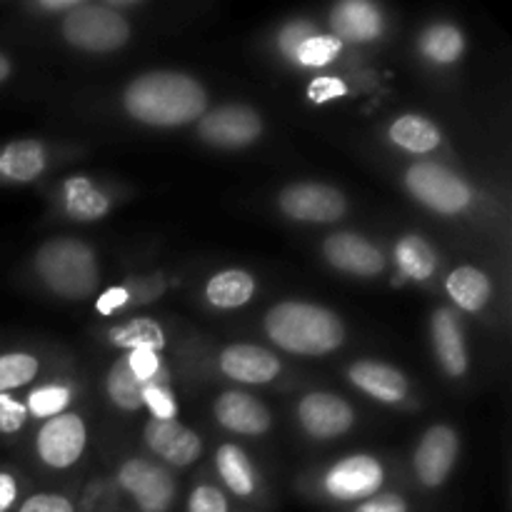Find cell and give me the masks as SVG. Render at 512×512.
<instances>
[{
  "instance_id": "obj_24",
  "label": "cell",
  "mask_w": 512,
  "mask_h": 512,
  "mask_svg": "<svg viewBox=\"0 0 512 512\" xmlns=\"http://www.w3.org/2000/svg\"><path fill=\"white\" fill-rule=\"evenodd\" d=\"M445 290H448L450 300L460 310H465V313H480L490 303L493 283H490L488 273H483L475 265H460L453 273H448Z\"/></svg>"
},
{
  "instance_id": "obj_22",
  "label": "cell",
  "mask_w": 512,
  "mask_h": 512,
  "mask_svg": "<svg viewBox=\"0 0 512 512\" xmlns=\"http://www.w3.org/2000/svg\"><path fill=\"white\" fill-rule=\"evenodd\" d=\"M63 208L78 223H95L110 213V198L85 175H73L63 183Z\"/></svg>"
},
{
  "instance_id": "obj_35",
  "label": "cell",
  "mask_w": 512,
  "mask_h": 512,
  "mask_svg": "<svg viewBox=\"0 0 512 512\" xmlns=\"http://www.w3.org/2000/svg\"><path fill=\"white\" fill-rule=\"evenodd\" d=\"M125 358H128L130 370H133L143 383H168V370L163 368L160 353H153V350H133V353H128Z\"/></svg>"
},
{
  "instance_id": "obj_25",
  "label": "cell",
  "mask_w": 512,
  "mask_h": 512,
  "mask_svg": "<svg viewBox=\"0 0 512 512\" xmlns=\"http://www.w3.org/2000/svg\"><path fill=\"white\" fill-rule=\"evenodd\" d=\"M388 138L390 143L398 145L400 150H405L410 155H428L433 150H438L440 143H443V135H440L438 125L415 113L395 118L388 128Z\"/></svg>"
},
{
  "instance_id": "obj_41",
  "label": "cell",
  "mask_w": 512,
  "mask_h": 512,
  "mask_svg": "<svg viewBox=\"0 0 512 512\" xmlns=\"http://www.w3.org/2000/svg\"><path fill=\"white\" fill-rule=\"evenodd\" d=\"M20 500L18 475L0 468V512H10Z\"/></svg>"
},
{
  "instance_id": "obj_31",
  "label": "cell",
  "mask_w": 512,
  "mask_h": 512,
  "mask_svg": "<svg viewBox=\"0 0 512 512\" xmlns=\"http://www.w3.org/2000/svg\"><path fill=\"white\" fill-rule=\"evenodd\" d=\"M340 53H343V43L335 35L318 33L315 30L313 35H308L298 45V50L293 55V63L300 65V68H325V65L335 63Z\"/></svg>"
},
{
  "instance_id": "obj_3",
  "label": "cell",
  "mask_w": 512,
  "mask_h": 512,
  "mask_svg": "<svg viewBox=\"0 0 512 512\" xmlns=\"http://www.w3.org/2000/svg\"><path fill=\"white\" fill-rule=\"evenodd\" d=\"M35 278L63 300H88L100 283L98 255L80 238H50L33 255Z\"/></svg>"
},
{
  "instance_id": "obj_12",
  "label": "cell",
  "mask_w": 512,
  "mask_h": 512,
  "mask_svg": "<svg viewBox=\"0 0 512 512\" xmlns=\"http://www.w3.org/2000/svg\"><path fill=\"white\" fill-rule=\"evenodd\" d=\"M298 423L313 440H335L350 433L355 425V410L343 395L315 390L300 398Z\"/></svg>"
},
{
  "instance_id": "obj_19",
  "label": "cell",
  "mask_w": 512,
  "mask_h": 512,
  "mask_svg": "<svg viewBox=\"0 0 512 512\" xmlns=\"http://www.w3.org/2000/svg\"><path fill=\"white\" fill-rule=\"evenodd\" d=\"M430 335H433L435 355L445 373L450 378H463L470 368V358L458 315L450 308L435 310L433 320H430Z\"/></svg>"
},
{
  "instance_id": "obj_15",
  "label": "cell",
  "mask_w": 512,
  "mask_h": 512,
  "mask_svg": "<svg viewBox=\"0 0 512 512\" xmlns=\"http://www.w3.org/2000/svg\"><path fill=\"white\" fill-rule=\"evenodd\" d=\"M213 415L220 428L228 433L245 435V438H258L273 428V413L260 398L240 390H228L218 395L213 403Z\"/></svg>"
},
{
  "instance_id": "obj_36",
  "label": "cell",
  "mask_w": 512,
  "mask_h": 512,
  "mask_svg": "<svg viewBox=\"0 0 512 512\" xmlns=\"http://www.w3.org/2000/svg\"><path fill=\"white\" fill-rule=\"evenodd\" d=\"M313 33H315V28L310 23H305V20H290V23L283 25V30L278 33L280 55L293 63V55H295V50H298V45Z\"/></svg>"
},
{
  "instance_id": "obj_43",
  "label": "cell",
  "mask_w": 512,
  "mask_h": 512,
  "mask_svg": "<svg viewBox=\"0 0 512 512\" xmlns=\"http://www.w3.org/2000/svg\"><path fill=\"white\" fill-rule=\"evenodd\" d=\"M10 75H13V60L5 53H0V85H3Z\"/></svg>"
},
{
  "instance_id": "obj_16",
  "label": "cell",
  "mask_w": 512,
  "mask_h": 512,
  "mask_svg": "<svg viewBox=\"0 0 512 512\" xmlns=\"http://www.w3.org/2000/svg\"><path fill=\"white\" fill-rule=\"evenodd\" d=\"M218 368L225 378L243 385H268L283 373V363L268 348L250 343H235L220 353Z\"/></svg>"
},
{
  "instance_id": "obj_9",
  "label": "cell",
  "mask_w": 512,
  "mask_h": 512,
  "mask_svg": "<svg viewBox=\"0 0 512 512\" xmlns=\"http://www.w3.org/2000/svg\"><path fill=\"white\" fill-rule=\"evenodd\" d=\"M88 428L78 413H63L45 420L35 435V453L40 463L53 470H68L83 458Z\"/></svg>"
},
{
  "instance_id": "obj_4",
  "label": "cell",
  "mask_w": 512,
  "mask_h": 512,
  "mask_svg": "<svg viewBox=\"0 0 512 512\" xmlns=\"http://www.w3.org/2000/svg\"><path fill=\"white\" fill-rule=\"evenodd\" d=\"M63 38L83 53H115L130 40L128 18L105 3H80L63 15Z\"/></svg>"
},
{
  "instance_id": "obj_42",
  "label": "cell",
  "mask_w": 512,
  "mask_h": 512,
  "mask_svg": "<svg viewBox=\"0 0 512 512\" xmlns=\"http://www.w3.org/2000/svg\"><path fill=\"white\" fill-rule=\"evenodd\" d=\"M80 3H83V0H43V3H38V8L48 10V13H63L65 15Z\"/></svg>"
},
{
  "instance_id": "obj_27",
  "label": "cell",
  "mask_w": 512,
  "mask_h": 512,
  "mask_svg": "<svg viewBox=\"0 0 512 512\" xmlns=\"http://www.w3.org/2000/svg\"><path fill=\"white\" fill-rule=\"evenodd\" d=\"M420 53L435 65H453L465 53V35L453 23H433L420 35Z\"/></svg>"
},
{
  "instance_id": "obj_13",
  "label": "cell",
  "mask_w": 512,
  "mask_h": 512,
  "mask_svg": "<svg viewBox=\"0 0 512 512\" xmlns=\"http://www.w3.org/2000/svg\"><path fill=\"white\" fill-rule=\"evenodd\" d=\"M143 440L155 458L165 460L173 468H188L203 455V440L195 430L185 428L178 420L150 418L143 428Z\"/></svg>"
},
{
  "instance_id": "obj_17",
  "label": "cell",
  "mask_w": 512,
  "mask_h": 512,
  "mask_svg": "<svg viewBox=\"0 0 512 512\" xmlns=\"http://www.w3.org/2000/svg\"><path fill=\"white\" fill-rule=\"evenodd\" d=\"M330 28L340 43H373L385 33V18L370 0H343L330 10Z\"/></svg>"
},
{
  "instance_id": "obj_28",
  "label": "cell",
  "mask_w": 512,
  "mask_h": 512,
  "mask_svg": "<svg viewBox=\"0 0 512 512\" xmlns=\"http://www.w3.org/2000/svg\"><path fill=\"white\" fill-rule=\"evenodd\" d=\"M108 338L115 348H123L125 353H133V350H153V353H160L165 348V330L153 318L125 320V323L115 325L110 330Z\"/></svg>"
},
{
  "instance_id": "obj_8",
  "label": "cell",
  "mask_w": 512,
  "mask_h": 512,
  "mask_svg": "<svg viewBox=\"0 0 512 512\" xmlns=\"http://www.w3.org/2000/svg\"><path fill=\"white\" fill-rule=\"evenodd\" d=\"M118 488L133 498L135 512H168L175 500L173 475L145 458H130L118 470Z\"/></svg>"
},
{
  "instance_id": "obj_38",
  "label": "cell",
  "mask_w": 512,
  "mask_h": 512,
  "mask_svg": "<svg viewBox=\"0 0 512 512\" xmlns=\"http://www.w3.org/2000/svg\"><path fill=\"white\" fill-rule=\"evenodd\" d=\"M343 95H348V85L340 78H330V75H320L313 83L308 85V98L313 103H333V100H340Z\"/></svg>"
},
{
  "instance_id": "obj_40",
  "label": "cell",
  "mask_w": 512,
  "mask_h": 512,
  "mask_svg": "<svg viewBox=\"0 0 512 512\" xmlns=\"http://www.w3.org/2000/svg\"><path fill=\"white\" fill-rule=\"evenodd\" d=\"M128 300H130L128 288H123V285H115V288H108L98 300H95V310H98L100 315H113V313H118L120 308H125V305H128Z\"/></svg>"
},
{
  "instance_id": "obj_33",
  "label": "cell",
  "mask_w": 512,
  "mask_h": 512,
  "mask_svg": "<svg viewBox=\"0 0 512 512\" xmlns=\"http://www.w3.org/2000/svg\"><path fill=\"white\" fill-rule=\"evenodd\" d=\"M143 408L150 410V418L155 420H175L178 418V400L168 383H148L143 388Z\"/></svg>"
},
{
  "instance_id": "obj_21",
  "label": "cell",
  "mask_w": 512,
  "mask_h": 512,
  "mask_svg": "<svg viewBox=\"0 0 512 512\" xmlns=\"http://www.w3.org/2000/svg\"><path fill=\"white\" fill-rule=\"evenodd\" d=\"M215 468L220 480L235 498H253L258 493V470L240 445L225 443L215 453Z\"/></svg>"
},
{
  "instance_id": "obj_2",
  "label": "cell",
  "mask_w": 512,
  "mask_h": 512,
  "mask_svg": "<svg viewBox=\"0 0 512 512\" xmlns=\"http://www.w3.org/2000/svg\"><path fill=\"white\" fill-rule=\"evenodd\" d=\"M263 330L275 348L303 358H323L345 343V323L338 313L308 300H280L268 308Z\"/></svg>"
},
{
  "instance_id": "obj_30",
  "label": "cell",
  "mask_w": 512,
  "mask_h": 512,
  "mask_svg": "<svg viewBox=\"0 0 512 512\" xmlns=\"http://www.w3.org/2000/svg\"><path fill=\"white\" fill-rule=\"evenodd\" d=\"M38 370V355L25 353V350L0 353V395H13L15 390L30 385L38 378Z\"/></svg>"
},
{
  "instance_id": "obj_32",
  "label": "cell",
  "mask_w": 512,
  "mask_h": 512,
  "mask_svg": "<svg viewBox=\"0 0 512 512\" xmlns=\"http://www.w3.org/2000/svg\"><path fill=\"white\" fill-rule=\"evenodd\" d=\"M70 400H73V388H70V385L50 383L35 388L33 393L28 395L25 408H28V415H33V418L50 420L55 418V415H63L65 408L70 405Z\"/></svg>"
},
{
  "instance_id": "obj_34",
  "label": "cell",
  "mask_w": 512,
  "mask_h": 512,
  "mask_svg": "<svg viewBox=\"0 0 512 512\" xmlns=\"http://www.w3.org/2000/svg\"><path fill=\"white\" fill-rule=\"evenodd\" d=\"M185 512H230L228 495L218 485L200 483L190 490Z\"/></svg>"
},
{
  "instance_id": "obj_7",
  "label": "cell",
  "mask_w": 512,
  "mask_h": 512,
  "mask_svg": "<svg viewBox=\"0 0 512 512\" xmlns=\"http://www.w3.org/2000/svg\"><path fill=\"white\" fill-rule=\"evenodd\" d=\"M278 208L285 218L298 220V223L330 225L345 218L348 200L333 185L293 183L280 190Z\"/></svg>"
},
{
  "instance_id": "obj_10",
  "label": "cell",
  "mask_w": 512,
  "mask_h": 512,
  "mask_svg": "<svg viewBox=\"0 0 512 512\" xmlns=\"http://www.w3.org/2000/svg\"><path fill=\"white\" fill-rule=\"evenodd\" d=\"M198 135L215 148H248L263 135V118L248 105H220L198 120Z\"/></svg>"
},
{
  "instance_id": "obj_14",
  "label": "cell",
  "mask_w": 512,
  "mask_h": 512,
  "mask_svg": "<svg viewBox=\"0 0 512 512\" xmlns=\"http://www.w3.org/2000/svg\"><path fill=\"white\" fill-rule=\"evenodd\" d=\"M323 255L335 270L355 278H378L388 265L378 245L355 233H333L325 238Z\"/></svg>"
},
{
  "instance_id": "obj_39",
  "label": "cell",
  "mask_w": 512,
  "mask_h": 512,
  "mask_svg": "<svg viewBox=\"0 0 512 512\" xmlns=\"http://www.w3.org/2000/svg\"><path fill=\"white\" fill-rule=\"evenodd\" d=\"M353 512H410V505L398 493H378L363 503L353 505Z\"/></svg>"
},
{
  "instance_id": "obj_5",
  "label": "cell",
  "mask_w": 512,
  "mask_h": 512,
  "mask_svg": "<svg viewBox=\"0 0 512 512\" xmlns=\"http://www.w3.org/2000/svg\"><path fill=\"white\" fill-rule=\"evenodd\" d=\"M405 188L420 205L448 218L463 215L475 200L468 180L433 160H420L410 165L405 170Z\"/></svg>"
},
{
  "instance_id": "obj_6",
  "label": "cell",
  "mask_w": 512,
  "mask_h": 512,
  "mask_svg": "<svg viewBox=\"0 0 512 512\" xmlns=\"http://www.w3.org/2000/svg\"><path fill=\"white\" fill-rule=\"evenodd\" d=\"M385 468L373 455H348L325 470L320 488L333 503H363L383 490Z\"/></svg>"
},
{
  "instance_id": "obj_20",
  "label": "cell",
  "mask_w": 512,
  "mask_h": 512,
  "mask_svg": "<svg viewBox=\"0 0 512 512\" xmlns=\"http://www.w3.org/2000/svg\"><path fill=\"white\" fill-rule=\"evenodd\" d=\"M48 168V148L40 140H10L0 145V183H35Z\"/></svg>"
},
{
  "instance_id": "obj_18",
  "label": "cell",
  "mask_w": 512,
  "mask_h": 512,
  "mask_svg": "<svg viewBox=\"0 0 512 512\" xmlns=\"http://www.w3.org/2000/svg\"><path fill=\"white\" fill-rule=\"evenodd\" d=\"M348 380L365 393L368 398L378 400L383 405H398L408 398L410 383L398 368L388 363H378V360H355L348 368Z\"/></svg>"
},
{
  "instance_id": "obj_26",
  "label": "cell",
  "mask_w": 512,
  "mask_h": 512,
  "mask_svg": "<svg viewBox=\"0 0 512 512\" xmlns=\"http://www.w3.org/2000/svg\"><path fill=\"white\" fill-rule=\"evenodd\" d=\"M148 383L138 378V375L130 370L128 358H118L110 365L108 375H105V393L108 400L123 413H135V410L143 408V388Z\"/></svg>"
},
{
  "instance_id": "obj_1",
  "label": "cell",
  "mask_w": 512,
  "mask_h": 512,
  "mask_svg": "<svg viewBox=\"0 0 512 512\" xmlns=\"http://www.w3.org/2000/svg\"><path fill=\"white\" fill-rule=\"evenodd\" d=\"M123 108L150 128H183L208 113V93L188 73L148 70L125 85Z\"/></svg>"
},
{
  "instance_id": "obj_23",
  "label": "cell",
  "mask_w": 512,
  "mask_h": 512,
  "mask_svg": "<svg viewBox=\"0 0 512 512\" xmlns=\"http://www.w3.org/2000/svg\"><path fill=\"white\" fill-rule=\"evenodd\" d=\"M258 293V280L248 270H220L205 283V300L218 310H235L248 305Z\"/></svg>"
},
{
  "instance_id": "obj_11",
  "label": "cell",
  "mask_w": 512,
  "mask_h": 512,
  "mask_svg": "<svg viewBox=\"0 0 512 512\" xmlns=\"http://www.w3.org/2000/svg\"><path fill=\"white\" fill-rule=\"evenodd\" d=\"M460 453V435L450 425H433L423 433L413 453L415 478L423 488H440L453 473Z\"/></svg>"
},
{
  "instance_id": "obj_29",
  "label": "cell",
  "mask_w": 512,
  "mask_h": 512,
  "mask_svg": "<svg viewBox=\"0 0 512 512\" xmlns=\"http://www.w3.org/2000/svg\"><path fill=\"white\" fill-rule=\"evenodd\" d=\"M395 263H398L400 273L408 280L423 283L435 275L438 268V255H435L433 245L420 235H405L398 245H395Z\"/></svg>"
},
{
  "instance_id": "obj_37",
  "label": "cell",
  "mask_w": 512,
  "mask_h": 512,
  "mask_svg": "<svg viewBox=\"0 0 512 512\" xmlns=\"http://www.w3.org/2000/svg\"><path fill=\"white\" fill-rule=\"evenodd\" d=\"M15 512H78L65 495L60 493H35L25 498Z\"/></svg>"
}]
</instances>
